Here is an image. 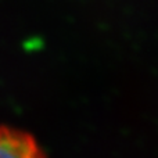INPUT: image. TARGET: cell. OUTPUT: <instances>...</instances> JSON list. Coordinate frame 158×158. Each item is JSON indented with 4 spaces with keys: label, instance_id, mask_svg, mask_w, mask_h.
<instances>
[{
    "label": "cell",
    "instance_id": "cell-1",
    "mask_svg": "<svg viewBox=\"0 0 158 158\" xmlns=\"http://www.w3.org/2000/svg\"><path fill=\"white\" fill-rule=\"evenodd\" d=\"M0 158H46V156L29 133L0 126Z\"/></svg>",
    "mask_w": 158,
    "mask_h": 158
}]
</instances>
